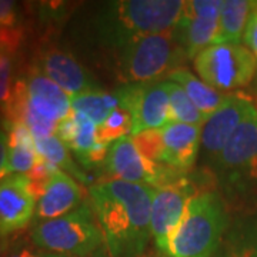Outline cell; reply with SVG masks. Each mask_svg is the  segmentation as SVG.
I'll return each instance as SVG.
<instances>
[{
	"label": "cell",
	"mask_w": 257,
	"mask_h": 257,
	"mask_svg": "<svg viewBox=\"0 0 257 257\" xmlns=\"http://www.w3.org/2000/svg\"><path fill=\"white\" fill-rule=\"evenodd\" d=\"M153 194L155 187L116 179L90 187L93 209L111 257H140L146 250Z\"/></svg>",
	"instance_id": "obj_1"
},
{
	"label": "cell",
	"mask_w": 257,
	"mask_h": 257,
	"mask_svg": "<svg viewBox=\"0 0 257 257\" xmlns=\"http://www.w3.org/2000/svg\"><path fill=\"white\" fill-rule=\"evenodd\" d=\"M182 0L110 2L96 18V33L116 52L142 37L175 29L183 15Z\"/></svg>",
	"instance_id": "obj_2"
},
{
	"label": "cell",
	"mask_w": 257,
	"mask_h": 257,
	"mask_svg": "<svg viewBox=\"0 0 257 257\" xmlns=\"http://www.w3.org/2000/svg\"><path fill=\"white\" fill-rule=\"evenodd\" d=\"M226 227L227 213L217 193L193 196L170 240L169 257H211Z\"/></svg>",
	"instance_id": "obj_3"
},
{
	"label": "cell",
	"mask_w": 257,
	"mask_h": 257,
	"mask_svg": "<svg viewBox=\"0 0 257 257\" xmlns=\"http://www.w3.org/2000/svg\"><path fill=\"white\" fill-rule=\"evenodd\" d=\"M184 56L177 30L170 29L142 37L117 50V74L126 84L153 83L179 69Z\"/></svg>",
	"instance_id": "obj_4"
},
{
	"label": "cell",
	"mask_w": 257,
	"mask_h": 257,
	"mask_svg": "<svg viewBox=\"0 0 257 257\" xmlns=\"http://www.w3.org/2000/svg\"><path fill=\"white\" fill-rule=\"evenodd\" d=\"M30 240L46 251L86 257L100 247L104 236L90 207L82 204L64 216L39 221L30 231Z\"/></svg>",
	"instance_id": "obj_5"
},
{
	"label": "cell",
	"mask_w": 257,
	"mask_h": 257,
	"mask_svg": "<svg viewBox=\"0 0 257 257\" xmlns=\"http://www.w3.org/2000/svg\"><path fill=\"white\" fill-rule=\"evenodd\" d=\"M256 64L251 50L240 43L211 45L194 57L200 80L220 93L247 86L256 73Z\"/></svg>",
	"instance_id": "obj_6"
},
{
	"label": "cell",
	"mask_w": 257,
	"mask_h": 257,
	"mask_svg": "<svg viewBox=\"0 0 257 257\" xmlns=\"http://www.w3.org/2000/svg\"><path fill=\"white\" fill-rule=\"evenodd\" d=\"M104 166L116 180L145 184L155 189L180 179L182 173L169 166L153 163L142 156L132 136L119 139L110 145Z\"/></svg>",
	"instance_id": "obj_7"
},
{
	"label": "cell",
	"mask_w": 257,
	"mask_h": 257,
	"mask_svg": "<svg viewBox=\"0 0 257 257\" xmlns=\"http://www.w3.org/2000/svg\"><path fill=\"white\" fill-rule=\"evenodd\" d=\"M231 184L257 186V110L251 111L233 133L214 162Z\"/></svg>",
	"instance_id": "obj_8"
},
{
	"label": "cell",
	"mask_w": 257,
	"mask_h": 257,
	"mask_svg": "<svg viewBox=\"0 0 257 257\" xmlns=\"http://www.w3.org/2000/svg\"><path fill=\"white\" fill-rule=\"evenodd\" d=\"M120 106L132 114L133 133L163 128L170 123V101L166 82L124 84L116 92Z\"/></svg>",
	"instance_id": "obj_9"
},
{
	"label": "cell",
	"mask_w": 257,
	"mask_h": 257,
	"mask_svg": "<svg viewBox=\"0 0 257 257\" xmlns=\"http://www.w3.org/2000/svg\"><path fill=\"white\" fill-rule=\"evenodd\" d=\"M193 197V187L184 177L155 189L150 230L157 248L169 257L170 240L183 219L187 204Z\"/></svg>",
	"instance_id": "obj_10"
},
{
	"label": "cell",
	"mask_w": 257,
	"mask_h": 257,
	"mask_svg": "<svg viewBox=\"0 0 257 257\" xmlns=\"http://www.w3.org/2000/svg\"><path fill=\"white\" fill-rule=\"evenodd\" d=\"M223 0L186 2L183 15L176 26L179 42L187 57H196L213 45L217 30Z\"/></svg>",
	"instance_id": "obj_11"
},
{
	"label": "cell",
	"mask_w": 257,
	"mask_h": 257,
	"mask_svg": "<svg viewBox=\"0 0 257 257\" xmlns=\"http://www.w3.org/2000/svg\"><path fill=\"white\" fill-rule=\"evenodd\" d=\"M37 199L28 175H8L0 180V237L25 229L36 213Z\"/></svg>",
	"instance_id": "obj_12"
},
{
	"label": "cell",
	"mask_w": 257,
	"mask_h": 257,
	"mask_svg": "<svg viewBox=\"0 0 257 257\" xmlns=\"http://www.w3.org/2000/svg\"><path fill=\"white\" fill-rule=\"evenodd\" d=\"M254 109L256 107L251 104V101L243 96H227V99L223 101V104L211 114L202 127L200 145L209 160H217L236 128Z\"/></svg>",
	"instance_id": "obj_13"
},
{
	"label": "cell",
	"mask_w": 257,
	"mask_h": 257,
	"mask_svg": "<svg viewBox=\"0 0 257 257\" xmlns=\"http://www.w3.org/2000/svg\"><path fill=\"white\" fill-rule=\"evenodd\" d=\"M37 69L70 97L97 90V86H94L87 70L74 59L73 55L62 49L52 47L42 52Z\"/></svg>",
	"instance_id": "obj_14"
},
{
	"label": "cell",
	"mask_w": 257,
	"mask_h": 257,
	"mask_svg": "<svg viewBox=\"0 0 257 257\" xmlns=\"http://www.w3.org/2000/svg\"><path fill=\"white\" fill-rule=\"evenodd\" d=\"M80 200L82 193L77 182L63 170L56 169L37 199L35 216L42 221L52 220L77 209Z\"/></svg>",
	"instance_id": "obj_15"
},
{
	"label": "cell",
	"mask_w": 257,
	"mask_h": 257,
	"mask_svg": "<svg viewBox=\"0 0 257 257\" xmlns=\"http://www.w3.org/2000/svg\"><path fill=\"white\" fill-rule=\"evenodd\" d=\"M163 133V165L177 172L189 170L200 149L202 126L170 121L162 128Z\"/></svg>",
	"instance_id": "obj_16"
},
{
	"label": "cell",
	"mask_w": 257,
	"mask_h": 257,
	"mask_svg": "<svg viewBox=\"0 0 257 257\" xmlns=\"http://www.w3.org/2000/svg\"><path fill=\"white\" fill-rule=\"evenodd\" d=\"M9 136V159L8 175H28L29 172L40 162L35 139L25 123H6Z\"/></svg>",
	"instance_id": "obj_17"
},
{
	"label": "cell",
	"mask_w": 257,
	"mask_h": 257,
	"mask_svg": "<svg viewBox=\"0 0 257 257\" xmlns=\"http://www.w3.org/2000/svg\"><path fill=\"white\" fill-rule=\"evenodd\" d=\"M256 3L257 2L247 0H223L219 19V30L213 45L240 43V39L246 32Z\"/></svg>",
	"instance_id": "obj_18"
},
{
	"label": "cell",
	"mask_w": 257,
	"mask_h": 257,
	"mask_svg": "<svg viewBox=\"0 0 257 257\" xmlns=\"http://www.w3.org/2000/svg\"><path fill=\"white\" fill-rule=\"evenodd\" d=\"M169 79L172 82L177 83L183 89L186 94L190 97V100L194 103V106L206 117H210L229 96V94L214 90L209 84L197 79L194 74H192L187 69H183V67L173 70L169 74Z\"/></svg>",
	"instance_id": "obj_19"
},
{
	"label": "cell",
	"mask_w": 257,
	"mask_h": 257,
	"mask_svg": "<svg viewBox=\"0 0 257 257\" xmlns=\"http://www.w3.org/2000/svg\"><path fill=\"white\" fill-rule=\"evenodd\" d=\"M70 100L72 110L84 114L96 126L101 124L109 117L111 111L120 106L119 97L116 96V93L103 92L100 89L77 94L74 97H70Z\"/></svg>",
	"instance_id": "obj_20"
},
{
	"label": "cell",
	"mask_w": 257,
	"mask_h": 257,
	"mask_svg": "<svg viewBox=\"0 0 257 257\" xmlns=\"http://www.w3.org/2000/svg\"><path fill=\"white\" fill-rule=\"evenodd\" d=\"M35 143H36L39 156L43 160H46L49 165H52L59 170H63L64 173L72 176L73 179L80 180L82 183H89L87 175L76 166L72 157L69 156L67 146L56 135L46 139L35 140Z\"/></svg>",
	"instance_id": "obj_21"
},
{
	"label": "cell",
	"mask_w": 257,
	"mask_h": 257,
	"mask_svg": "<svg viewBox=\"0 0 257 257\" xmlns=\"http://www.w3.org/2000/svg\"><path fill=\"white\" fill-rule=\"evenodd\" d=\"M169 101H170V121L203 126L209 117H206L199 109L194 106L190 97L186 94L183 89L172 80H166Z\"/></svg>",
	"instance_id": "obj_22"
},
{
	"label": "cell",
	"mask_w": 257,
	"mask_h": 257,
	"mask_svg": "<svg viewBox=\"0 0 257 257\" xmlns=\"http://www.w3.org/2000/svg\"><path fill=\"white\" fill-rule=\"evenodd\" d=\"M74 119V127L72 138L67 147L73 152L77 160L82 163L86 156L96 147L97 142V126L89 117L79 111L72 110Z\"/></svg>",
	"instance_id": "obj_23"
},
{
	"label": "cell",
	"mask_w": 257,
	"mask_h": 257,
	"mask_svg": "<svg viewBox=\"0 0 257 257\" xmlns=\"http://www.w3.org/2000/svg\"><path fill=\"white\" fill-rule=\"evenodd\" d=\"M133 133V119L132 114L124 107H116L109 114V117L97 126V142L101 145L110 146L116 140Z\"/></svg>",
	"instance_id": "obj_24"
},
{
	"label": "cell",
	"mask_w": 257,
	"mask_h": 257,
	"mask_svg": "<svg viewBox=\"0 0 257 257\" xmlns=\"http://www.w3.org/2000/svg\"><path fill=\"white\" fill-rule=\"evenodd\" d=\"M135 146L140 152V155L146 157L147 160L163 165V133L162 128H152V130H143L140 133L132 135Z\"/></svg>",
	"instance_id": "obj_25"
},
{
	"label": "cell",
	"mask_w": 257,
	"mask_h": 257,
	"mask_svg": "<svg viewBox=\"0 0 257 257\" xmlns=\"http://www.w3.org/2000/svg\"><path fill=\"white\" fill-rule=\"evenodd\" d=\"M13 84H12V60L9 55H6L0 60V110L5 111L8 107L12 93H13Z\"/></svg>",
	"instance_id": "obj_26"
},
{
	"label": "cell",
	"mask_w": 257,
	"mask_h": 257,
	"mask_svg": "<svg viewBox=\"0 0 257 257\" xmlns=\"http://www.w3.org/2000/svg\"><path fill=\"white\" fill-rule=\"evenodd\" d=\"M23 39V30L19 28H6L0 25V47L12 53L19 47Z\"/></svg>",
	"instance_id": "obj_27"
},
{
	"label": "cell",
	"mask_w": 257,
	"mask_h": 257,
	"mask_svg": "<svg viewBox=\"0 0 257 257\" xmlns=\"http://www.w3.org/2000/svg\"><path fill=\"white\" fill-rule=\"evenodd\" d=\"M42 251H39L36 246H32L26 240H18L10 243L8 251L3 257H40Z\"/></svg>",
	"instance_id": "obj_28"
},
{
	"label": "cell",
	"mask_w": 257,
	"mask_h": 257,
	"mask_svg": "<svg viewBox=\"0 0 257 257\" xmlns=\"http://www.w3.org/2000/svg\"><path fill=\"white\" fill-rule=\"evenodd\" d=\"M16 23H18L16 2L0 0V25L6 28H16Z\"/></svg>",
	"instance_id": "obj_29"
},
{
	"label": "cell",
	"mask_w": 257,
	"mask_h": 257,
	"mask_svg": "<svg viewBox=\"0 0 257 257\" xmlns=\"http://www.w3.org/2000/svg\"><path fill=\"white\" fill-rule=\"evenodd\" d=\"M244 42L250 47L251 53L254 55L257 60V3L253 13H251V16H250L246 32H244Z\"/></svg>",
	"instance_id": "obj_30"
},
{
	"label": "cell",
	"mask_w": 257,
	"mask_h": 257,
	"mask_svg": "<svg viewBox=\"0 0 257 257\" xmlns=\"http://www.w3.org/2000/svg\"><path fill=\"white\" fill-rule=\"evenodd\" d=\"M8 159H9V136L0 121V180L8 176Z\"/></svg>",
	"instance_id": "obj_31"
},
{
	"label": "cell",
	"mask_w": 257,
	"mask_h": 257,
	"mask_svg": "<svg viewBox=\"0 0 257 257\" xmlns=\"http://www.w3.org/2000/svg\"><path fill=\"white\" fill-rule=\"evenodd\" d=\"M226 257H257V234L250 236L240 246L233 248Z\"/></svg>",
	"instance_id": "obj_32"
},
{
	"label": "cell",
	"mask_w": 257,
	"mask_h": 257,
	"mask_svg": "<svg viewBox=\"0 0 257 257\" xmlns=\"http://www.w3.org/2000/svg\"><path fill=\"white\" fill-rule=\"evenodd\" d=\"M10 241L8 239H3V237H0V257L5 256V253L8 251V248H9Z\"/></svg>",
	"instance_id": "obj_33"
},
{
	"label": "cell",
	"mask_w": 257,
	"mask_h": 257,
	"mask_svg": "<svg viewBox=\"0 0 257 257\" xmlns=\"http://www.w3.org/2000/svg\"><path fill=\"white\" fill-rule=\"evenodd\" d=\"M40 257H74V256H67V254L53 253V251H42V256Z\"/></svg>",
	"instance_id": "obj_34"
}]
</instances>
